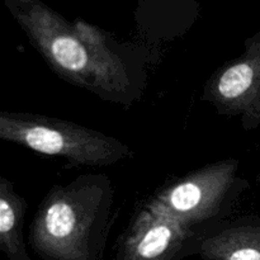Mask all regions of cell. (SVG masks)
<instances>
[{
    "label": "cell",
    "instance_id": "obj_1",
    "mask_svg": "<svg viewBox=\"0 0 260 260\" xmlns=\"http://www.w3.org/2000/svg\"><path fill=\"white\" fill-rule=\"evenodd\" d=\"M113 206V187L104 174H85L56 185L40 203L29 243L46 260H99Z\"/></svg>",
    "mask_w": 260,
    "mask_h": 260
},
{
    "label": "cell",
    "instance_id": "obj_2",
    "mask_svg": "<svg viewBox=\"0 0 260 260\" xmlns=\"http://www.w3.org/2000/svg\"><path fill=\"white\" fill-rule=\"evenodd\" d=\"M30 40L53 73L68 83L108 102L128 104L141 90L142 63L112 50L90 29L78 33L51 18L28 23Z\"/></svg>",
    "mask_w": 260,
    "mask_h": 260
},
{
    "label": "cell",
    "instance_id": "obj_3",
    "mask_svg": "<svg viewBox=\"0 0 260 260\" xmlns=\"http://www.w3.org/2000/svg\"><path fill=\"white\" fill-rule=\"evenodd\" d=\"M0 137L40 154L63 156L71 167H108L134 155L103 132L42 114L3 111Z\"/></svg>",
    "mask_w": 260,
    "mask_h": 260
},
{
    "label": "cell",
    "instance_id": "obj_4",
    "mask_svg": "<svg viewBox=\"0 0 260 260\" xmlns=\"http://www.w3.org/2000/svg\"><path fill=\"white\" fill-rule=\"evenodd\" d=\"M238 160L210 164L169 183L156 193L150 205L192 230L229 215L236 200L248 187L238 175Z\"/></svg>",
    "mask_w": 260,
    "mask_h": 260
},
{
    "label": "cell",
    "instance_id": "obj_5",
    "mask_svg": "<svg viewBox=\"0 0 260 260\" xmlns=\"http://www.w3.org/2000/svg\"><path fill=\"white\" fill-rule=\"evenodd\" d=\"M203 98L218 113L240 116L245 129L260 126V38L251 41L239 56L212 75Z\"/></svg>",
    "mask_w": 260,
    "mask_h": 260
},
{
    "label": "cell",
    "instance_id": "obj_6",
    "mask_svg": "<svg viewBox=\"0 0 260 260\" xmlns=\"http://www.w3.org/2000/svg\"><path fill=\"white\" fill-rule=\"evenodd\" d=\"M192 230L146 205L129 225L117 260H175Z\"/></svg>",
    "mask_w": 260,
    "mask_h": 260
},
{
    "label": "cell",
    "instance_id": "obj_7",
    "mask_svg": "<svg viewBox=\"0 0 260 260\" xmlns=\"http://www.w3.org/2000/svg\"><path fill=\"white\" fill-rule=\"evenodd\" d=\"M205 260H260V218L241 220L200 241Z\"/></svg>",
    "mask_w": 260,
    "mask_h": 260
},
{
    "label": "cell",
    "instance_id": "obj_8",
    "mask_svg": "<svg viewBox=\"0 0 260 260\" xmlns=\"http://www.w3.org/2000/svg\"><path fill=\"white\" fill-rule=\"evenodd\" d=\"M25 207L13 183L0 178V248L9 260H29L23 243Z\"/></svg>",
    "mask_w": 260,
    "mask_h": 260
}]
</instances>
